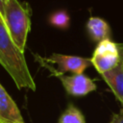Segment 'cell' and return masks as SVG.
<instances>
[{
  "label": "cell",
  "mask_w": 123,
  "mask_h": 123,
  "mask_svg": "<svg viewBox=\"0 0 123 123\" xmlns=\"http://www.w3.org/2000/svg\"><path fill=\"white\" fill-rule=\"evenodd\" d=\"M86 29L88 37L95 42H100L104 39L111 38V27L109 23L101 17H89L86 24Z\"/></svg>",
  "instance_id": "6"
},
{
  "label": "cell",
  "mask_w": 123,
  "mask_h": 123,
  "mask_svg": "<svg viewBox=\"0 0 123 123\" xmlns=\"http://www.w3.org/2000/svg\"><path fill=\"white\" fill-rule=\"evenodd\" d=\"M58 123H86L83 112L73 104H68L61 114Z\"/></svg>",
  "instance_id": "9"
},
{
  "label": "cell",
  "mask_w": 123,
  "mask_h": 123,
  "mask_svg": "<svg viewBox=\"0 0 123 123\" xmlns=\"http://www.w3.org/2000/svg\"><path fill=\"white\" fill-rule=\"evenodd\" d=\"M0 118L7 123H24L15 102L0 84Z\"/></svg>",
  "instance_id": "5"
},
{
  "label": "cell",
  "mask_w": 123,
  "mask_h": 123,
  "mask_svg": "<svg viewBox=\"0 0 123 123\" xmlns=\"http://www.w3.org/2000/svg\"><path fill=\"white\" fill-rule=\"evenodd\" d=\"M91 64L95 67V69L99 72V74H104L114 67L120 62V55L119 52H104L99 54L92 55Z\"/></svg>",
  "instance_id": "8"
},
{
  "label": "cell",
  "mask_w": 123,
  "mask_h": 123,
  "mask_svg": "<svg viewBox=\"0 0 123 123\" xmlns=\"http://www.w3.org/2000/svg\"><path fill=\"white\" fill-rule=\"evenodd\" d=\"M118 46H119V55H120V62H122V64H123V45H119L118 44Z\"/></svg>",
  "instance_id": "13"
},
{
  "label": "cell",
  "mask_w": 123,
  "mask_h": 123,
  "mask_svg": "<svg viewBox=\"0 0 123 123\" xmlns=\"http://www.w3.org/2000/svg\"><path fill=\"white\" fill-rule=\"evenodd\" d=\"M0 123H4V121H3V120H2L1 118H0Z\"/></svg>",
  "instance_id": "14"
},
{
  "label": "cell",
  "mask_w": 123,
  "mask_h": 123,
  "mask_svg": "<svg viewBox=\"0 0 123 123\" xmlns=\"http://www.w3.org/2000/svg\"><path fill=\"white\" fill-rule=\"evenodd\" d=\"M0 64L6 69L16 86L36 90V83L28 68L24 53L14 44L0 15Z\"/></svg>",
  "instance_id": "1"
},
{
  "label": "cell",
  "mask_w": 123,
  "mask_h": 123,
  "mask_svg": "<svg viewBox=\"0 0 123 123\" xmlns=\"http://www.w3.org/2000/svg\"><path fill=\"white\" fill-rule=\"evenodd\" d=\"M37 57L39 59L41 65L43 64V66L45 68H47L52 75L59 77V79L61 80V82H62V84L65 89V91L69 95H72L75 97L85 96V95L88 94L89 92L97 89V86L93 82V80L88 78L87 76H86L84 73L83 74H73L70 76L63 75V73L59 72L52 65L45 62L42 60V58L38 57L37 55Z\"/></svg>",
  "instance_id": "3"
},
{
  "label": "cell",
  "mask_w": 123,
  "mask_h": 123,
  "mask_svg": "<svg viewBox=\"0 0 123 123\" xmlns=\"http://www.w3.org/2000/svg\"><path fill=\"white\" fill-rule=\"evenodd\" d=\"M4 123H7V122H4Z\"/></svg>",
  "instance_id": "15"
},
{
  "label": "cell",
  "mask_w": 123,
  "mask_h": 123,
  "mask_svg": "<svg viewBox=\"0 0 123 123\" xmlns=\"http://www.w3.org/2000/svg\"><path fill=\"white\" fill-rule=\"evenodd\" d=\"M7 3H8V0H0V15L2 16V18L5 13V9H6Z\"/></svg>",
  "instance_id": "12"
},
{
  "label": "cell",
  "mask_w": 123,
  "mask_h": 123,
  "mask_svg": "<svg viewBox=\"0 0 123 123\" xmlns=\"http://www.w3.org/2000/svg\"><path fill=\"white\" fill-rule=\"evenodd\" d=\"M110 123H123V110L118 113H113Z\"/></svg>",
  "instance_id": "11"
},
{
  "label": "cell",
  "mask_w": 123,
  "mask_h": 123,
  "mask_svg": "<svg viewBox=\"0 0 123 123\" xmlns=\"http://www.w3.org/2000/svg\"><path fill=\"white\" fill-rule=\"evenodd\" d=\"M109 85L117 100L122 105L123 110V64L120 62L116 67L101 75Z\"/></svg>",
  "instance_id": "7"
},
{
  "label": "cell",
  "mask_w": 123,
  "mask_h": 123,
  "mask_svg": "<svg viewBox=\"0 0 123 123\" xmlns=\"http://www.w3.org/2000/svg\"><path fill=\"white\" fill-rule=\"evenodd\" d=\"M48 22L51 26L57 29L66 30L69 28V25H70V16L66 11L59 10V11L54 12L49 16Z\"/></svg>",
  "instance_id": "10"
},
{
  "label": "cell",
  "mask_w": 123,
  "mask_h": 123,
  "mask_svg": "<svg viewBox=\"0 0 123 123\" xmlns=\"http://www.w3.org/2000/svg\"><path fill=\"white\" fill-rule=\"evenodd\" d=\"M49 64H55L59 68V72H71L73 74H83L84 71L91 65L90 59L80 56H71L54 53L48 58L42 59Z\"/></svg>",
  "instance_id": "4"
},
{
  "label": "cell",
  "mask_w": 123,
  "mask_h": 123,
  "mask_svg": "<svg viewBox=\"0 0 123 123\" xmlns=\"http://www.w3.org/2000/svg\"><path fill=\"white\" fill-rule=\"evenodd\" d=\"M30 15L27 4H22L19 0H8L3 20L12 41L23 53L31 29Z\"/></svg>",
  "instance_id": "2"
}]
</instances>
